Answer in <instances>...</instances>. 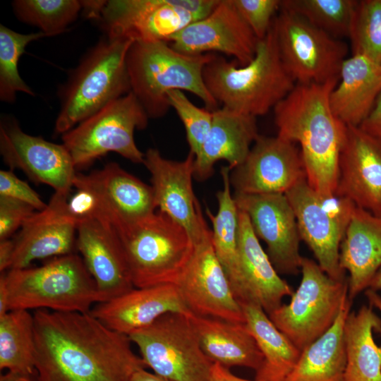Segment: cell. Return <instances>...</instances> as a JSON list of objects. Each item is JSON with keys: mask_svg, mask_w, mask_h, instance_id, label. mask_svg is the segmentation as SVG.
<instances>
[{"mask_svg": "<svg viewBox=\"0 0 381 381\" xmlns=\"http://www.w3.org/2000/svg\"><path fill=\"white\" fill-rule=\"evenodd\" d=\"M37 381H131L146 366L131 341L91 313L34 311Z\"/></svg>", "mask_w": 381, "mask_h": 381, "instance_id": "1", "label": "cell"}, {"mask_svg": "<svg viewBox=\"0 0 381 381\" xmlns=\"http://www.w3.org/2000/svg\"><path fill=\"white\" fill-rule=\"evenodd\" d=\"M338 81L296 84L273 109L277 135L298 143L308 185L327 197L337 195L339 158L347 131L329 102Z\"/></svg>", "mask_w": 381, "mask_h": 381, "instance_id": "2", "label": "cell"}, {"mask_svg": "<svg viewBox=\"0 0 381 381\" xmlns=\"http://www.w3.org/2000/svg\"><path fill=\"white\" fill-rule=\"evenodd\" d=\"M96 218L105 222L118 239L134 287L176 284L194 248L182 226L159 210L126 221L102 207Z\"/></svg>", "mask_w": 381, "mask_h": 381, "instance_id": "3", "label": "cell"}, {"mask_svg": "<svg viewBox=\"0 0 381 381\" xmlns=\"http://www.w3.org/2000/svg\"><path fill=\"white\" fill-rule=\"evenodd\" d=\"M203 79L218 103L255 117L274 109L296 85L282 60L273 23L258 40L250 62L240 66L214 54L203 69Z\"/></svg>", "mask_w": 381, "mask_h": 381, "instance_id": "4", "label": "cell"}, {"mask_svg": "<svg viewBox=\"0 0 381 381\" xmlns=\"http://www.w3.org/2000/svg\"><path fill=\"white\" fill-rule=\"evenodd\" d=\"M101 302L95 280L74 253L0 276V316L13 310L87 313Z\"/></svg>", "mask_w": 381, "mask_h": 381, "instance_id": "5", "label": "cell"}, {"mask_svg": "<svg viewBox=\"0 0 381 381\" xmlns=\"http://www.w3.org/2000/svg\"><path fill=\"white\" fill-rule=\"evenodd\" d=\"M214 56L183 54L163 41L133 42L126 56L131 92L152 119L167 114L171 108L167 95L175 90L196 95L206 109L214 111L218 102L203 79V69Z\"/></svg>", "mask_w": 381, "mask_h": 381, "instance_id": "6", "label": "cell"}, {"mask_svg": "<svg viewBox=\"0 0 381 381\" xmlns=\"http://www.w3.org/2000/svg\"><path fill=\"white\" fill-rule=\"evenodd\" d=\"M133 42L107 37L83 56L61 89L56 134L62 135L131 92L126 56Z\"/></svg>", "mask_w": 381, "mask_h": 381, "instance_id": "7", "label": "cell"}, {"mask_svg": "<svg viewBox=\"0 0 381 381\" xmlns=\"http://www.w3.org/2000/svg\"><path fill=\"white\" fill-rule=\"evenodd\" d=\"M301 272L290 301L268 316L301 351L333 325L349 296L347 280L331 278L313 260L303 257Z\"/></svg>", "mask_w": 381, "mask_h": 381, "instance_id": "8", "label": "cell"}, {"mask_svg": "<svg viewBox=\"0 0 381 381\" xmlns=\"http://www.w3.org/2000/svg\"><path fill=\"white\" fill-rule=\"evenodd\" d=\"M149 116L135 95H127L62 135L76 169H83L108 152H116L133 163H143L144 153L134 139L136 129L147 127Z\"/></svg>", "mask_w": 381, "mask_h": 381, "instance_id": "9", "label": "cell"}, {"mask_svg": "<svg viewBox=\"0 0 381 381\" xmlns=\"http://www.w3.org/2000/svg\"><path fill=\"white\" fill-rule=\"evenodd\" d=\"M188 314L166 313L128 337L155 374L171 381H210L214 363L202 351Z\"/></svg>", "mask_w": 381, "mask_h": 381, "instance_id": "10", "label": "cell"}, {"mask_svg": "<svg viewBox=\"0 0 381 381\" xmlns=\"http://www.w3.org/2000/svg\"><path fill=\"white\" fill-rule=\"evenodd\" d=\"M219 0L107 1L99 20L110 38L169 42L193 22L209 15Z\"/></svg>", "mask_w": 381, "mask_h": 381, "instance_id": "11", "label": "cell"}, {"mask_svg": "<svg viewBox=\"0 0 381 381\" xmlns=\"http://www.w3.org/2000/svg\"><path fill=\"white\" fill-rule=\"evenodd\" d=\"M273 25L282 60L296 84L339 80L348 52L344 42L282 8Z\"/></svg>", "mask_w": 381, "mask_h": 381, "instance_id": "12", "label": "cell"}, {"mask_svg": "<svg viewBox=\"0 0 381 381\" xmlns=\"http://www.w3.org/2000/svg\"><path fill=\"white\" fill-rule=\"evenodd\" d=\"M296 215L299 234L318 264L331 278L345 282L339 263L341 241L356 205L335 195L322 196L302 180L285 193Z\"/></svg>", "mask_w": 381, "mask_h": 381, "instance_id": "13", "label": "cell"}, {"mask_svg": "<svg viewBox=\"0 0 381 381\" xmlns=\"http://www.w3.org/2000/svg\"><path fill=\"white\" fill-rule=\"evenodd\" d=\"M191 258L176 285L194 315L246 323L241 306L219 261L208 229L193 243Z\"/></svg>", "mask_w": 381, "mask_h": 381, "instance_id": "14", "label": "cell"}, {"mask_svg": "<svg viewBox=\"0 0 381 381\" xmlns=\"http://www.w3.org/2000/svg\"><path fill=\"white\" fill-rule=\"evenodd\" d=\"M0 152L10 170L19 169L35 183L68 197L77 172L63 144L29 135L14 118L6 116L0 123Z\"/></svg>", "mask_w": 381, "mask_h": 381, "instance_id": "15", "label": "cell"}, {"mask_svg": "<svg viewBox=\"0 0 381 381\" xmlns=\"http://www.w3.org/2000/svg\"><path fill=\"white\" fill-rule=\"evenodd\" d=\"M238 210L249 218L258 238L267 245V254L278 273L297 274L303 256L294 211L285 194L234 195Z\"/></svg>", "mask_w": 381, "mask_h": 381, "instance_id": "16", "label": "cell"}, {"mask_svg": "<svg viewBox=\"0 0 381 381\" xmlns=\"http://www.w3.org/2000/svg\"><path fill=\"white\" fill-rule=\"evenodd\" d=\"M306 179L296 144L277 135H259L245 159L230 173L235 193H284Z\"/></svg>", "mask_w": 381, "mask_h": 381, "instance_id": "17", "label": "cell"}, {"mask_svg": "<svg viewBox=\"0 0 381 381\" xmlns=\"http://www.w3.org/2000/svg\"><path fill=\"white\" fill-rule=\"evenodd\" d=\"M179 52L200 55L216 52L233 56L240 66L250 62L258 39L232 0H219L206 17L188 25L169 40Z\"/></svg>", "mask_w": 381, "mask_h": 381, "instance_id": "18", "label": "cell"}, {"mask_svg": "<svg viewBox=\"0 0 381 381\" xmlns=\"http://www.w3.org/2000/svg\"><path fill=\"white\" fill-rule=\"evenodd\" d=\"M194 162L191 152L185 159L174 161L149 148L143 163L151 175L157 208L182 226L193 243L210 229L193 189Z\"/></svg>", "mask_w": 381, "mask_h": 381, "instance_id": "19", "label": "cell"}, {"mask_svg": "<svg viewBox=\"0 0 381 381\" xmlns=\"http://www.w3.org/2000/svg\"><path fill=\"white\" fill-rule=\"evenodd\" d=\"M339 168L337 195L381 217V139L347 126Z\"/></svg>", "mask_w": 381, "mask_h": 381, "instance_id": "20", "label": "cell"}, {"mask_svg": "<svg viewBox=\"0 0 381 381\" xmlns=\"http://www.w3.org/2000/svg\"><path fill=\"white\" fill-rule=\"evenodd\" d=\"M68 197L55 193L47 207L35 212L12 238L14 249L10 270L28 267L38 260L73 253L78 222L66 208Z\"/></svg>", "mask_w": 381, "mask_h": 381, "instance_id": "21", "label": "cell"}, {"mask_svg": "<svg viewBox=\"0 0 381 381\" xmlns=\"http://www.w3.org/2000/svg\"><path fill=\"white\" fill-rule=\"evenodd\" d=\"M76 248L96 284L102 302L134 287L121 245L102 220L78 223Z\"/></svg>", "mask_w": 381, "mask_h": 381, "instance_id": "22", "label": "cell"}, {"mask_svg": "<svg viewBox=\"0 0 381 381\" xmlns=\"http://www.w3.org/2000/svg\"><path fill=\"white\" fill-rule=\"evenodd\" d=\"M90 313L109 328L129 335L168 313H190L176 284L133 288L96 304Z\"/></svg>", "mask_w": 381, "mask_h": 381, "instance_id": "23", "label": "cell"}, {"mask_svg": "<svg viewBox=\"0 0 381 381\" xmlns=\"http://www.w3.org/2000/svg\"><path fill=\"white\" fill-rule=\"evenodd\" d=\"M212 123L195 157L194 178L202 181L214 174V164L224 160L232 170L246 159L260 135L256 117L222 107L212 111Z\"/></svg>", "mask_w": 381, "mask_h": 381, "instance_id": "24", "label": "cell"}, {"mask_svg": "<svg viewBox=\"0 0 381 381\" xmlns=\"http://www.w3.org/2000/svg\"><path fill=\"white\" fill-rule=\"evenodd\" d=\"M73 187L92 192L104 209L123 220L146 217L157 208L152 186L115 162L88 174L76 173Z\"/></svg>", "mask_w": 381, "mask_h": 381, "instance_id": "25", "label": "cell"}, {"mask_svg": "<svg viewBox=\"0 0 381 381\" xmlns=\"http://www.w3.org/2000/svg\"><path fill=\"white\" fill-rule=\"evenodd\" d=\"M341 267L349 273L348 296L352 301L368 289L381 267V217L355 207L341 241Z\"/></svg>", "mask_w": 381, "mask_h": 381, "instance_id": "26", "label": "cell"}, {"mask_svg": "<svg viewBox=\"0 0 381 381\" xmlns=\"http://www.w3.org/2000/svg\"><path fill=\"white\" fill-rule=\"evenodd\" d=\"M238 253L246 286L251 303L269 315L294 292L279 276L256 236L247 214L239 210Z\"/></svg>", "mask_w": 381, "mask_h": 381, "instance_id": "27", "label": "cell"}, {"mask_svg": "<svg viewBox=\"0 0 381 381\" xmlns=\"http://www.w3.org/2000/svg\"><path fill=\"white\" fill-rule=\"evenodd\" d=\"M380 66L359 54H352L342 63L329 102L345 125L359 126L370 112L381 90Z\"/></svg>", "mask_w": 381, "mask_h": 381, "instance_id": "28", "label": "cell"}, {"mask_svg": "<svg viewBox=\"0 0 381 381\" xmlns=\"http://www.w3.org/2000/svg\"><path fill=\"white\" fill-rule=\"evenodd\" d=\"M201 348L213 363L258 371L263 356L246 323L188 314Z\"/></svg>", "mask_w": 381, "mask_h": 381, "instance_id": "29", "label": "cell"}, {"mask_svg": "<svg viewBox=\"0 0 381 381\" xmlns=\"http://www.w3.org/2000/svg\"><path fill=\"white\" fill-rule=\"evenodd\" d=\"M229 166L221 168L223 188L217 194L218 210L215 214H206L212 224V239L216 255L229 280L234 294L240 305L251 303L238 253L239 210L231 193Z\"/></svg>", "mask_w": 381, "mask_h": 381, "instance_id": "30", "label": "cell"}, {"mask_svg": "<svg viewBox=\"0 0 381 381\" xmlns=\"http://www.w3.org/2000/svg\"><path fill=\"white\" fill-rule=\"evenodd\" d=\"M374 332L381 334V318L370 305L349 313L344 327L346 366L342 381H381V346L375 341Z\"/></svg>", "mask_w": 381, "mask_h": 381, "instance_id": "31", "label": "cell"}, {"mask_svg": "<svg viewBox=\"0 0 381 381\" xmlns=\"http://www.w3.org/2000/svg\"><path fill=\"white\" fill-rule=\"evenodd\" d=\"M351 302L348 298L333 325L301 351L284 381H342L346 366L344 327Z\"/></svg>", "mask_w": 381, "mask_h": 381, "instance_id": "32", "label": "cell"}, {"mask_svg": "<svg viewBox=\"0 0 381 381\" xmlns=\"http://www.w3.org/2000/svg\"><path fill=\"white\" fill-rule=\"evenodd\" d=\"M241 306L246 325L263 356L262 364L255 372V380L284 381L301 351L277 329L260 306L255 303Z\"/></svg>", "mask_w": 381, "mask_h": 381, "instance_id": "33", "label": "cell"}, {"mask_svg": "<svg viewBox=\"0 0 381 381\" xmlns=\"http://www.w3.org/2000/svg\"><path fill=\"white\" fill-rule=\"evenodd\" d=\"M0 369L35 375L34 315L13 310L0 316Z\"/></svg>", "mask_w": 381, "mask_h": 381, "instance_id": "34", "label": "cell"}, {"mask_svg": "<svg viewBox=\"0 0 381 381\" xmlns=\"http://www.w3.org/2000/svg\"><path fill=\"white\" fill-rule=\"evenodd\" d=\"M358 1L283 0L281 8L301 16L332 36L349 37Z\"/></svg>", "mask_w": 381, "mask_h": 381, "instance_id": "35", "label": "cell"}, {"mask_svg": "<svg viewBox=\"0 0 381 381\" xmlns=\"http://www.w3.org/2000/svg\"><path fill=\"white\" fill-rule=\"evenodd\" d=\"M12 8L19 21L53 37L76 20L82 5L77 0H15Z\"/></svg>", "mask_w": 381, "mask_h": 381, "instance_id": "36", "label": "cell"}, {"mask_svg": "<svg viewBox=\"0 0 381 381\" xmlns=\"http://www.w3.org/2000/svg\"><path fill=\"white\" fill-rule=\"evenodd\" d=\"M46 37L49 36L41 31L21 34L4 25H0V99L2 102H14L18 92L35 95L21 78L18 65L27 45L32 41Z\"/></svg>", "mask_w": 381, "mask_h": 381, "instance_id": "37", "label": "cell"}, {"mask_svg": "<svg viewBox=\"0 0 381 381\" xmlns=\"http://www.w3.org/2000/svg\"><path fill=\"white\" fill-rule=\"evenodd\" d=\"M349 38L353 54L381 65V0L357 1Z\"/></svg>", "mask_w": 381, "mask_h": 381, "instance_id": "38", "label": "cell"}, {"mask_svg": "<svg viewBox=\"0 0 381 381\" xmlns=\"http://www.w3.org/2000/svg\"><path fill=\"white\" fill-rule=\"evenodd\" d=\"M167 97L170 107L175 110L183 124L190 152L195 157L211 128L212 111L198 107L181 90H172Z\"/></svg>", "mask_w": 381, "mask_h": 381, "instance_id": "39", "label": "cell"}, {"mask_svg": "<svg viewBox=\"0 0 381 381\" xmlns=\"http://www.w3.org/2000/svg\"><path fill=\"white\" fill-rule=\"evenodd\" d=\"M234 5L259 40L270 31L277 12L281 8L279 0H232Z\"/></svg>", "mask_w": 381, "mask_h": 381, "instance_id": "40", "label": "cell"}, {"mask_svg": "<svg viewBox=\"0 0 381 381\" xmlns=\"http://www.w3.org/2000/svg\"><path fill=\"white\" fill-rule=\"evenodd\" d=\"M35 210L21 201L0 196V241L10 238Z\"/></svg>", "mask_w": 381, "mask_h": 381, "instance_id": "41", "label": "cell"}, {"mask_svg": "<svg viewBox=\"0 0 381 381\" xmlns=\"http://www.w3.org/2000/svg\"><path fill=\"white\" fill-rule=\"evenodd\" d=\"M0 196L25 202L37 211L44 210L47 205L28 183L20 179L12 170L0 171Z\"/></svg>", "mask_w": 381, "mask_h": 381, "instance_id": "42", "label": "cell"}, {"mask_svg": "<svg viewBox=\"0 0 381 381\" xmlns=\"http://www.w3.org/2000/svg\"><path fill=\"white\" fill-rule=\"evenodd\" d=\"M359 127L369 134L381 139V90L370 112Z\"/></svg>", "mask_w": 381, "mask_h": 381, "instance_id": "43", "label": "cell"}, {"mask_svg": "<svg viewBox=\"0 0 381 381\" xmlns=\"http://www.w3.org/2000/svg\"><path fill=\"white\" fill-rule=\"evenodd\" d=\"M13 241L8 238L0 241V271L4 272L11 268L13 255Z\"/></svg>", "mask_w": 381, "mask_h": 381, "instance_id": "44", "label": "cell"}, {"mask_svg": "<svg viewBox=\"0 0 381 381\" xmlns=\"http://www.w3.org/2000/svg\"><path fill=\"white\" fill-rule=\"evenodd\" d=\"M210 381H259L249 380L239 377L234 375L229 368L221 365L219 363H214L212 368Z\"/></svg>", "mask_w": 381, "mask_h": 381, "instance_id": "45", "label": "cell"}, {"mask_svg": "<svg viewBox=\"0 0 381 381\" xmlns=\"http://www.w3.org/2000/svg\"><path fill=\"white\" fill-rule=\"evenodd\" d=\"M87 17L99 20L107 1H80Z\"/></svg>", "mask_w": 381, "mask_h": 381, "instance_id": "46", "label": "cell"}, {"mask_svg": "<svg viewBox=\"0 0 381 381\" xmlns=\"http://www.w3.org/2000/svg\"><path fill=\"white\" fill-rule=\"evenodd\" d=\"M131 381H171L162 377L154 373H150L145 369L140 370L134 373Z\"/></svg>", "mask_w": 381, "mask_h": 381, "instance_id": "47", "label": "cell"}, {"mask_svg": "<svg viewBox=\"0 0 381 381\" xmlns=\"http://www.w3.org/2000/svg\"><path fill=\"white\" fill-rule=\"evenodd\" d=\"M0 381H37V376L6 372L1 375Z\"/></svg>", "mask_w": 381, "mask_h": 381, "instance_id": "48", "label": "cell"}, {"mask_svg": "<svg viewBox=\"0 0 381 381\" xmlns=\"http://www.w3.org/2000/svg\"><path fill=\"white\" fill-rule=\"evenodd\" d=\"M365 295L368 301L369 305L377 309L381 313V296L370 289L365 291Z\"/></svg>", "mask_w": 381, "mask_h": 381, "instance_id": "49", "label": "cell"}, {"mask_svg": "<svg viewBox=\"0 0 381 381\" xmlns=\"http://www.w3.org/2000/svg\"><path fill=\"white\" fill-rule=\"evenodd\" d=\"M368 289L375 291L381 290V267L371 280Z\"/></svg>", "mask_w": 381, "mask_h": 381, "instance_id": "50", "label": "cell"}, {"mask_svg": "<svg viewBox=\"0 0 381 381\" xmlns=\"http://www.w3.org/2000/svg\"><path fill=\"white\" fill-rule=\"evenodd\" d=\"M380 68H381V66H380Z\"/></svg>", "mask_w": 381, "mask_h": 381, "instance_id": "51", "label": "cell"}]
</instances>
